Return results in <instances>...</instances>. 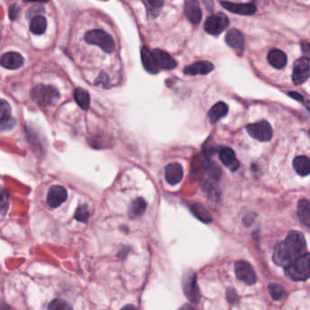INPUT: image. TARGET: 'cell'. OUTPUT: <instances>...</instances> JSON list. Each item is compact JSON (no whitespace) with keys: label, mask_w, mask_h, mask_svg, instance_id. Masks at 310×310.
Wrapping results in <instances>:
<instances>
[{"label":"cell","mask_w":310,"mask_h":310,"mask_svg":"<svg viewBox=\"0 0 310 310\" xmlns=\"http://www.w3.org/2000/svg\"><path fill=\"white\" fill-rule=\"evenodd\" d=\"M306 252V242L304 235L298 231H292L285 241L275 247L273 261L276 265L285 268Z\"/></svg>","instance_id":"cell-1"},{"label":"cell","mask_w":310,"mask_h":310,"mask_svg":"<svg viewBox=\"0 0 310 310\" xmlns=\"http://www.w3.org/2000/svg\"><path fill=\"white\" fill-rule=\"evenodd\" d=\"M30 96L33 101L42 107L54 106L60 98V94L56 87L44 84L35 86L31 90Z\"/></svg>","instance_id":"cell-2"},{"label":"cell","mask_w":310,"mask_h":310,"mask_svg":"<svg viewBox=\"0 0 310 310\" xmlns=\"http://www.w3.org/2000/svg\"><path fill=\"white\" fill-rule=\"evenodd\" d=\"M310 255L308 252L284 268L286 277L294 281H306L309 278Z\"/></svg>","instance_id":"cell-3"},{"label":"cell","mask_w":310,"mask_h":310,"mask_svg":"<svg viewBox=\"0 0 310 310\" xmlns=\"http://www.w3.org/2000/svg\"><path fill=\"white\" fill-rule=\"evenodd\" d=\"M85 41L90 45L98 46L106 53L111 54L115 50V41L108 33L101 29L90 30L85 35Z\"/></svg>","instance_id":"cell-4"},{"label":"cell","mask_w":310,"mask_h":310,"mask_svg":"<svg viewBox=\"0 0 310 310\" xmlns=\"http://www.w3.org/2000/svg\"><path fill=\"white\" fill-rule=\"evenodd\" d=\"M246 129L251 138L260 142H268L273 137V129L270 123L265 120L249 124Z\"/></svg>","instance_id":"cell-5"},{"label":"cell","mask_w":310,"mask_h":310,"mask_svg":"<svg viewBox=\"0 0 310 310\" xmlns=\"http://www.w3.org/2000/svg\"><path fill=\"white\" fill-rule=\"evenodd\" d=\"M182 286H183L184 293L188 298V300L190 302L198 304L200 301V293L195 272L189 270L184 274Z\"/></svg>","instance_id":"cell-6"},{"label":"cell","mask_w":310,"mask_h":310,"mask_svg":"<svg viewBox=\"0 0 310 310\" xmlns=\"http://www.w3.org/2000/svg\"><path fill=\"white\" fill-rule=\"evenodd\" d=\"M229 21L228 16L223 13H216L209 16L205 22V31L212 35L217 36L229 27Z\"/></svg>","instance_id":"cell-7"},{"label":"cell","mask_w":310,"mask_h":310,"mask_svg":"<svg viewBox=\"0 0 310 310\" xmlns=\"http://www.w3.org/2000/svg\"><path fill=\"white\" fill-rule=\"evenodd\" d=\"M310 64L309 58L303 57L296 60L293 65V74H292V81L294 85H302L303 83L309 78Z\"/></svg>","instance_id":"cell-8"},{"label":"cell","mask_w":310,"mask_h":310,"mask_svg":"<svg viewBox=\"0 0 310 310\" xmlns=\"http://www.w3.org/2000/svg\"><path fill=\"white\" fill-rule=\"evenodd\" d=\"M235 274L240 281L247 285H254L257 282V275L255 273L253 267L245 260H239L235 263Z\"/></svg>","instance_id":"cell-9"},{"label":"cell","mask_w":310,"mask_h":310,"mask_svg":"<svg viewBox=\"0 0 310 310\" xmlns=\"http://www.w3.org/2000/svg\"><path fill=\"white\" fill-rule=\"evenodd\" d=\"M225 41L229 48L236 50L239 55L244 52L245 39L238 29H232L229 30L225 37Z\"/></svg>","instance_id":"cell-10"},{"label":"cell","mask_w":310,"mask_h":310,"mask_svg":"<svg viewBox=\"0 0 310 310\" xmlns=\"http://www.w3.org/2000/svg\"><path fill=\"white\" fill-rule=\"evenodd\" d=\"M68 198V192L61 186H53L49 189L47 201L49 207L57 208L65 203Z\"/></svg>","instance_id":"cell-11"},{"label":"cell","mask_w":310,"mask_h":310,"mask_svg":"<svg viewBox=\"0 0 310 310\" xmlns=\"http://www.w3.org/2000/svg\"><path fill=\"white\" fill-rule=\"evenodd\" d=\"M220 5L229 12L241 15V16H253L257 12V8L253 3L248 4H236L227 1H221Z\"/></svg>","instance_id":"cell-12"},{"label":"cell","mask_w":310,"mask_h":310,"mask_svg":"<svg viewBox=\"0 0 310 310\" xmlns=\"http://www.w3.org/2000/svg\"><path fill=\"white\" fill-rule=\"evenodd\" d=\"M24 57L17 52H8L0 57V65L7 70L20 69L24 65Z\"/></svg>","instance_id":"cell-13"},{"label":"cell","mask_w":310,"mask_h":310,"mask_svg":"<svg viewBox=\"0 0 310 310\" xmlns=\"http://www.w3.org/2000/svg\"><path fill=\"white\" fill-rule=\"evenodd\" d=\"M155 57L156 63L159 67V70H174L176 67V62L169 54L161 49H154L152 51Z\"/></svg>","instance_id":"cell-14"},{"label":"cell","mask_w":310,"mask_h":310,"mask_svg":"<svg viewBox=\"0 0 310 310\" xmlns=\"http://www.w3.org/2000/svg\"><path fill=\"white\" fill-rule=\"evenodd\" d=\"M184 11L187 18L191 22L192 24H200L202 18V11L200 8L198 0H186Z\"/></svg>","instance_id":"cell-15"},{"label":"cell","mask_w":310,"mask_h":310,"mask_svg":"<svg viewBox=\"0 0 310 310\" xmlns=\"http://www.w3.org/2000/svg\"><path fill=\"white\" fill-rule=\"evenodd\" d=\"M183 167L180 163L168 164L165 168V179L171 186H175L183 179Z\"/></svg>","instance_id":"cell-16"},{"label":"cell","mask_w":310,"mask_h":310,"mask_svg":"<svg viewBox=\"0 0 310 310\" xmlns=\"http://www.w3.org/2000/svg\"><path fill=\"white\" fill-rule=\"evenodd\" d=\"M215 67L211 62L197 61L194 64L188 65L184 69V74L188 76H196V75H208L212 72Z\"/></svg>","instance_id":"cell-17"},{"label":"cell","mask_w":310,"mask_h":310,"mask_svg":"<svg viewBox=\"0 0 310 310\" xmlns=\"http://www.w3.org/2000/svg\"><path fill=\"white\" fill-rule=\"evenodd\" d=\"M219 159L225 167H228L231 171L235 172L239 167V162L232 148L223 147L219 151Z\"/></svg>","instance_id":"cell-18"},{"label":"cell","mask_w":310,"mask_h":310,"mask_svg":"<svg viewBox=\"0 0 310 310\" xmlns=\"http://www.w3.org/2000/svg\"><path fill=\"white\" fill-rule=\"evenodd\" d=\"M140 55H141V60H142L144 69L147 70L148 73H159L160 70H159V67L156 63L155 57L153 56L151 50H149L146 47H144L141 49Z\"/></svg>","instance_id":"cell-19"},{"label":"cell","mask_w":310,"mask_h":310,"mask_svg":"<svg viewBox=\"0 0 310 310\" xmlns=\"http://www.w3.org/2000/svg\"><path fill=\"white\" fill-rule=\"evenodd\" d=\"M268 60L273 68L277 70H281L286 67L287 57L286 54L280 49H274L270 50L268 55Z\"/></svg>","instance_id":"cell-20"},{"label":"cell","mask_w":310,"mask_h":310,"mask_svg":"<svg viewBox=\"0 0 310 310\" xmlns=\"http://www.w3.org/2000/svg\"><path fill=\"white\" fill-rule=\"evenodd\" d=\"M229 112V106L225 102H217L208 111V117L211 123H216L219 119L224 118Z\"/></svg>","instance_id":"cell-21"},{"label":"cell","mask_w":310,"mask_h":310,"mask_svg":"<svg viewBox=\"0 0 310 310\" xmlns=\"http://www.w3.org/2000/svg\"><path fill=\"white\" fill-rule=\"evenodd\" d=\"M147 8V17L155 19L162 10L165 0H142Z\"/></svg>","instance_id":"cell-22"},{"label":"cell","mask_w":310,"mask_h":310,"mask_svg":"<svg viewBox=\"0 0 310 310\" xmlns=\"http://www.w3.org/2000/svg\"><path fill=\"white\" fill-rule=\"evenodd\" d=\"M293 167L298 175L306 176L310 173V160L306 156H298L293 160Z\"/></svg>","instance_id":"cell-23"},{"label":"cell","mask_w":310,"mask_h":310,"mask_svg":"<svg viewBox=\"0 0 310 310\" xmlns=\"http://www.w3.org/2000/svg\"><path fill=\"white\" fill-rule=\"evenodd\" d=\"M298 215L299 220L307 229L310 227V204L307 200H300L298 205Z\"/></svg>","instance_id":"cell-24"},{"label":"cell","mask_w":310,"mask_h":310,"mask_svg":"<svg viewBox=\"0 0 310 310\" xmlns=\"http://www.w3.org/2000/svg\"><path fill=\"white\" fill-rule=\"evenodd\" d=\"M190 210L198 220L202 221L205 224L212 222V216H210V214L208 213L203 205L194 203L190 206Z\"/></svg>","instance_id":"cell-25"},{"label":"cell","mask_w":310,"mask_h":310,"mask_svg":"<svg viewBox=\"0 0 310 310\" xmlns=\"http://www.w3.org/2000/svg\"><path fill=\"white\" fill-rule=\"evenodd\" d=\"M47 25L46 17L37 15L33 16L29 25V29L34 35H43L46 32Z\"/></svg>","instance_id":"cell-26"},{"label":"cell","mask_w":310,"mask_h":310,"mask_svg":"<svg viewBox=\"0 0 310 310\" xmlns=\"http://www.w3.org/2000/svg\"><path fill=\"white\" fill-rule=\"evenodd\" d=\"M74 98L83 110H87L90 105V96L84 88L78 87L74 91Z\"/></svg>","instance_id":"cell-27"},{"label":"cell","mask_w":310,"mask_h":310,"mask_svg":"<svg viewBox=\"0 0 310 310\" xmlns=\"http://www.w3.org/2000/svg\"><path fill=\"white\" fill-rule=\"evenodd\" d=\"M146 208H147V202L142 197H138L132 202L130 208H129V211H128V215L131 218L139 217L143 215L146 211Z\"/></svg>","instance_id":"cell-28"},{"label":"cell","mask_w":310,"mask_h":310,"mask_svg":"<svg viewBox=\"0 0 310 310\" xmlns=\"http://www.w3.org/2000/svg\"><path fill=\"white\" fill-rule=\"evenodd\" d=\"M269 292H270L271 298H273L274 300H276V301L281 300L283 297H284V295H285L284 287L281 285L277 284V283H272V284L269 285Z\"/></svg>","instance_id":"cell-29"},{"label":"cell","mask_w":310,"mask_h":310,"mask_svg":"<svg viewBox=\"0 0 310 310\" xmlns=\"http://www.w3.org/2000/svg\"><path fill=\"white\" fill-rule=\"evenodd\" d=\"M11 119V106L9 103L0 98V123L5 122Z\"/></svg>","instance_id":"cell-30"},{"label":"cell","mask_w":310,"mask_h":310,"mask_svg":"<svg viewBox=\"0 0 310 310\" xmlns=\"http://www.w3.org/2000/svg\"><path fill=\"white\" fill-rule=\"evenodd\" d=\"M88 217H90V211H88L87 206L86 205L78 206V208H77L76 213H75V219L83 222V223H86L88 220Z\"/></svg>","instance_id":"cell-31"},{"label":"cell","mask_w":310,"mask_h":310,"mask_svg":"<svg viewBox=\"0 0 310 310\" xmlns=\"http://www.w3.org/2000/svg\"><path fill=\"white\" fill-rule=\"evenodd\" d=\"M9 207V193L5 189H0V214H5Z\"/></svg>","instance_id":"cell-32"},{"label":"cell","mask_w":310,"mask_h":310,"mask_svg":"<svg viewBox=\"0 0 310 310\" xmlns=\"http://www.w3.org/2000/svg\"><path fill=\"white\" fill-rule=\"evenodd\" d=\"M49 309L50 310H61L71 309V306L68 305V303L63 301L61 299H55L49 305Z\"/></svg>","instance_id":"cell-33"},{"label":"cell","mask_w":310,"mask_h":310,"mask_svg":"<svg viewBox=\"0 0 310 310\" xmlns=\"http://www.w3.org/2000/svg\"><path fill=\"white\" fill-rule=\"evenodd\" d=\"M19 12H20V8H19L18 5H11V6L9 7V8H8V15H9V18H10L11 20H15V19H16Z\"/></svg>","instance_id":"cell-34"},{"label":"cell","mask_w":310,"mask_h":310,"mask_svg":"<svg viewBox=\"0 0 310 310\" xmlns=\"http://www.w3.org/2000/svg\"><path fill=\"white\" fill-rule=\"evenodd\" d=\"M209 166L208 167V171L210 173V175H212L214 179L218 180L220 178L221 172L219 167L216 166L214 163L208 164Z\"/></svg>","instance_id":"cell-35"},{"label":"cell","mask_w":310,"mask_h":310,"mask_svg":"<svg viewBox=\"0 0 310 310\" xmlns=\"http://www.w3.org/2000/svg\"><path fill=\"white\" fill-rule=\"evenodd\" d=\"M227 299H228L229 304H231V305H235V304H237V292H236V290L232 289V287H231V289L229 287V290H228V292H227Z\"/></svg>","instance_id":"cell-36"},{"label":"cell","mask_w":310,"mask_h":310,"mask_svg":"<svg viewBox=\"0 0 310 310\" xmlns=\"http://www.w3.org/2000/svg\"><path fill=\"white\" fill-rule=\"evenodd\" d=\"M287 95L290 96V98H294V99L298 100L299 102H303L304 101V97H303L302 95L298 93V92H290V93H287Z\"/></svg>","instance_id":"cell-37"},{"label":"cell","mask_w":310,"mask_h":310,"mask_svg":"<svg viewBox=\"0 0 310 310\" xmlns=\"http://www.w3.org/2000/svg\"><path fill=\"white\" fill-rule=\"evenodd\" d=\"M256 217V216H251V214H249V215H247L244 217V219H243V222H244V225H246L247 227H249L250 225L252 224V222H253L254 218Z\"/></svg>","instance_id":"cell-38"},{"label":"cell","mask_w":310,"mask_h":310,"mask_svg":"<svg viewBox=\"0 0 310 310\" xmlns=\"http://www.w3.org/2000/svg\"><path fill=\"white\" fill-rule=\"evenodd\" d=\"M203 3L209 11H213V8H214L213 0H203Z\"/></svg>","instance_id":"cell-39"},{"label":"cell","mask_w":310,"mask_h":310,"mask_svg":"<svg viewBox=\"0 0 310 310\" xmlns=\"http://www.w3.org/2000/svg\"><path fill=\"white\" fill-rule=\"evenodd\" d=\"M301 48H302L303 53H305L306 55L309 54V44L308 43H302Z\"/></svg>","instance_id":"cell-40"},{"label":"cell","mask_w":310,"mask_h":310,"mask_svg":"<svg viewBox=\"0 0 310 310\" xmlns=\"http://www.w3.org/2000/svg\"><path fill=\"white\" fill-rule=\"evenodd\" d=\"M26 3H30V2H39V3H47L49 0H23Z\"/></svg>","instance_id":"cell-41"},{"label":"cell","mask_w":310,"mask_h":310,"mask_svg":"<svg viewBox=\"0 0 310 310\" xmlns=\"http://www.w3.org/2000/svg\"><path fill=\"white\" fill-rule=\"evenodd\" d=\"M0 40H1V33H0Z\"/></svg>","instance_id":"cell-42"}]
</instances>
